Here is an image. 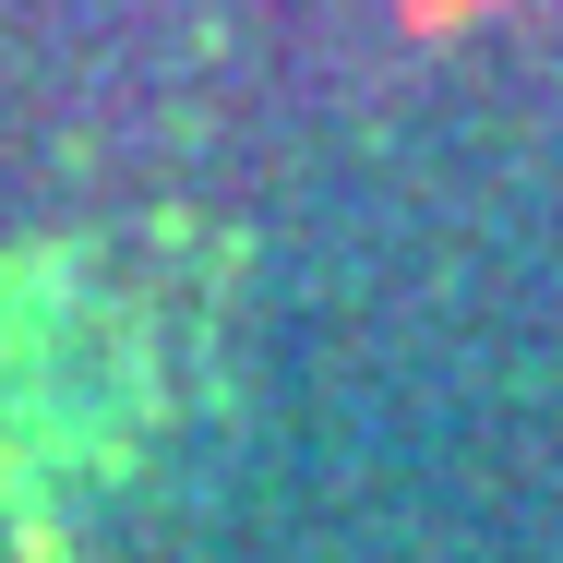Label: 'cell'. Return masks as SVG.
Segmentation results:
<instances>
[{
	"instance_id": "6da1fadb",
	"label": "cell",
	"mask_w": 563,
	"mask_h": 563,
	"mask_svg": "<svg viewBox=\"0 0 563 563\" xmlns=\"http://www.w3.org/2000/svg\"><path fill=\"white\" fill-rule=\"evenodd\" d=\"M467 12H492V0H420L408 24H420V36H444V24H467Z\"/></svg>"
}]
</instances>
